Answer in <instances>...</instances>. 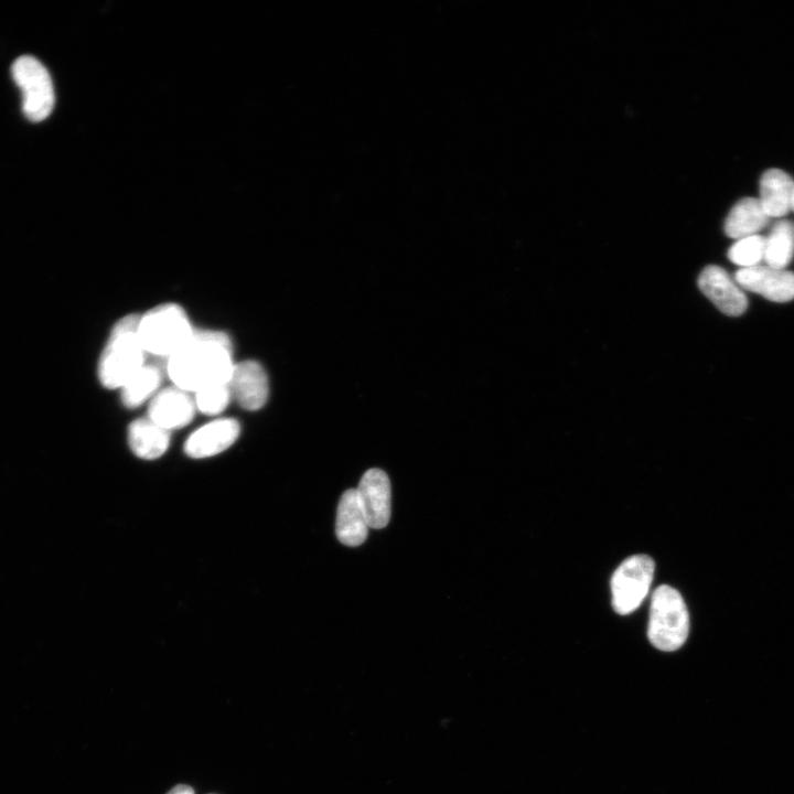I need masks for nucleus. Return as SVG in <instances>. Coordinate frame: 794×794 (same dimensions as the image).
<instances>
[{
	"mask_svg": "<svg viewBox=\"0 0 794 794\" xmlns=\"http://www.w3.org/2000/svg\"><path fill=\"white\" fill-rule=\"evenodd\" d=\"M794 181L780 169L765 171L760 180L759 202L770 217H782L792 210Z\"/></svg>",
	"mask_w": 794,
	"mask_h": 794,
	"instance_id": "obj_14",
	"label": "nucleus"
},
{
	"mask_svg": "<svg viewBox=\"0 0 794 794\" xmlns=\"http://www.w3.org/2000/svg\"><path fill=\"white\" fill-rule=\"evenodd\" d=\"M192 394L175 385L159 390L149 404L148 417L170 431L189 425L196 410Z\"/></svg>",
	"mask_w": 794,
	"mask_h": 794,
	"instance_id": "obj_8",
	"label": "nucleus"
},
{
	"mask_svg": "<svg viewBox=\"0 0 794 794\" xmlns=\"http://www.w3.org/2000/svg\"><path fill=\"white\" fill-rule=\"evenodd\" d=\"M171 431L159 426L149 417L133 420L128 428V443L139 458L153 460L168 449Z\"/></svg>",
	"mask_w": 794,
	"mask_h": 794,
	"instance_id": "obj_15",
	"label": "nucleus"
},
{
	"mask_svg": "<svg viewBox=\"0 0 794 794\" xmlns=\"http://www.w3.org/2000/svg\"><path fill=\"white\" fill-rule=\"evenodd\" d=\"M794 254V228L787 221H781L765 238L764 258L766 266L785 269Z\"/></svg>",
	"mask_w": 794,
	"mask_h": 794,
	"instance_id": "obj_18",
	"label": "nucleus"
},
{
	"mask_svg": "<svg viewBox=\"0 0 794 794\" xmlns=\"http://www.w3.org/2000/svg\"><path fill=\"white\" fill-rule=\"evenodd\" d=\"M698 286L702 293L727 315H740L748 308L743 290L721 267H706L699 275Z\"/></svg>",
	"mask_w": 794,
	"mask_h": 794,
	"instance_id": "obj_11",
	"label": "nucleus"
},
{
	"mask_svg": "<svg viewBox=\"0 0 794 794\" xmlns=\"http://www.w3.org/2000/svg\"><path fill=\"white\" fill-rule=\"evenodd\" d=\"M368 528L356 490L345 491L340 498L336 513L337 539L350 547L360 546L365 541Z\"/></svg>",
	"mask_w": 794,
	"mask_h": 794,
	"instance_id": "obj_13",
	"label": "nucleus"
},
{
	"mask_svg": "<svg viewBox=\"0 0 794 794\" xmlns=\"http://www.w3.org/2000/svg\"><path fill=\"white\" fill-rule=\"evenodd\" d=\"M765 238L752 235L738 239L729 249V259L741 268L758 266L764 258Z\"/></svg>",
	"mask_w": 794,
	"mask_h": 794,
	"instance_id": "obj_19",
	"label": "nucleus"
},
{
	"mask_svg": "<svg viewBox=\"0 0 794 794\" xmlns=\"http://www.w3.org/2000/svg\"><path fill=\"white\" fill-rule=\"evenodd\" d=\"M194 394L196 408L205 415L221 414L232 398L228 382L205 387Z\"/></svg>",
	"mask_w": 794,
	"mask_h": 794,
	"instance_id": "obj_20",
	"label": "nucleus"
},
{
	"mask_svg": "<svg viewBox=\"0 0 794 794\" xmlns=\"http://www.w3.org/2000/svg\"><path fill=\"white\" fill-rule=\"evenodd\" d=\"M228 386L238 405L250 411L262 408L269 396L268 376L256 361L234 364Z\"/></svg>",
	"mask_w": 794,
	"mask_h": 794,
	"instance_id": "obj_9",
	"label": "nucleus"
},
{
	"mask_svg": "<svg viewBox=\"0 0 794 794\" xmlns=\"http://www.w3.org/2000/svg\"><path fill=\"white\" fill-rule=\"evenodd\" d=\"M355 490L368 527H385L390 518V482L387 474L379 469H369Z\"/></svg>",
	"mask_w": 794,
	"mask_h": 794,
	"instance_id": "obj_10",
	"label": "nucleus"
},
{
	"mask_svg": "<svg viewBox=\"0 0 794 794\" xmlns=\"http://www.w3.org/2000/svg\"><path fill=\"white\" fill-rule=\"evenodd\" d=\"M769 221L758 198L745 197L734 204L725 222V232L731 238L757 235Z\"/></svg>",
	"mask_w": 794,
	"mask_h": 794,
	"instance_id": "obj_16",
	"label": "nucleus"
},
{
	"mask_svg": "<svg viewBox=\"0 0 794 794\" xmlns=\"http://www.w3.org/2000/svg\"><path fill=\"white\" fill-rule=\"evenodd\" d=\"M239 422L234 418L213 420L196 429L185 441V453L194 459L216 455L238 438Z\"/></svg>",
	"mask_w": 794,
	"mask_h": 794,
	"instance_id": "obj_12",
	"label": "nucleus"
},
{
	"mask_svg": "<svg viewBox=\"0 0 794 794\" xmlns=\"http://www.w3.org/2000/svg\"><path fill=\"white\" fill-rule=\"evenodd\" d=\"M138 314L122 316L112 326L98 363V377L104 387L121 388L146 363L141 344Z\"/></svg>",
	"mask_w": 794,
	"mask_h": 794,
	"instance_id": "obj_2",
	"label": "nucleus"
},
{
	"mask_svg": "<svg viewBox=\"0 0 794 794\" xmlns=\"http://www.w3.org/2000/svg\"><path fill=\"white\" fill-rule=\"evenodd\" d=\"M167 794H194V790L185 784H179L172 787Z\"/></svg>",
	"mask_w": 794,
	"mask_h": 794,
	"instance_id": "obj_21",
	"label": "nucleus"
},
{
	"mask_svg": "<svg viewBox=\"0 0 794 794\" xmlns=\"http://www.w3.org/2000/svg\"><path fill=\"white\" fill-rule=\"evenodd\" d=\"M654 561L647 555L625 559L611 578L612 605L621 615L630 614L646 597L654 576Z\"/></svg>",
	"mask_w": 794,
	"mask_h": 794,
	"instance_id": "obj_6",
	"label": "nucleus"
},
{
	"mask_svg": "<svg viewBox=\"0 0 794 794\" xmlns=\"http://www.w3.org/2000/svg\"><path fill=\"white\" fill-rule=\"evenodd\" d=\"M742 290L759 293L774 302H786L794 299V272L758 265L741 268L734 276Z\"/></svg>",
	"mask_w": 794,
	"mask_h": 794,
	"instance_id": "obj_7",
	"label": "nucleus"
},
{
	"mask_svg": "<svg viewBox=\"0 0 794 794\" xmlns=\"http://www.w3.org/2000/svg\"><path fill=\"white\" fill-rule=\"evenodd\" d=\"M689 631V618L680 593L663 584L652 596L647 636L658 650L673 652L686 641Z\"/></svg>",
	"mask_w": 794,
	"mask_h": 794,
	"instance_id": "obj_4",
	"label": "nucleus"
},
{
	"mask_svg": "<svg viewBox=\"0 0 794 794\" xmlns=\"http://www.w3.org/2000/svg\"><path fill=\"white\" fill-rule=\"evenodd\" d=\"M162 369L155 364H144L120 388L121 401L127 408H136L151 397L162 383Z\"/></svg>",
	"mask_w": 794,
	"mask_h": 794,
	"instance_id": "obj_17",
	"label": "nucleus"
},
{
	"mask_svg": "<svg viewBox=\"0 0 794 794\" xmlns=\"http://www.w3.org/2000/svg\"><path fill=\"white\" fill-rule=\"evenodd\" d=\"M11 74L22 94L24 116L33 122L47 118L54 108L55 95L45 66L31 55H22L13 62Z\"/></svg>",
	"mask_w": 794,
	"mask_h": 794,
	"instance_id": "obj_5",
	"label": "nucleus"
},
{
	"mask_svg": "<svg viewBox=\"0 0 794 794\" xmlns=\"http://www.w3.org/2000/svg\"><path fill=\"white\" fill-rule=\"evenodd\" d=\"M234 367L233 345L222 331L194 330L187 341L167 358L173 385L191 393L227 383Z\"/></svg>",
	"mask_w": 794,
	"mask_h": 794,
	"instance_id": "obj_1",
	"label": "nucleus"
},
{
	"mask_svg": "<svg viewBox=\"0 0 794 794\" xmlns=\"http://www.w3.org/2000/svg\"><path fill=\"white\" fill-rule=\"evenodd\" d=\"M792 210L794 211V192H793Z\"/></svg>",
	"mask_w": 794,
	"mask_h": 794,
	"instance_id": "obj_22",
	"label": "nucleus"
},
{
	"mask_svg": "<svg viewBox=\"0 0 794 794\" xmlns=\"http://www.w3.org/2000/svg\"><path fill=\"white\" fill-rule=\"evenodd\" d=\"M189 318L176 303H163L140 316L138 334L147 353L168 358L192 335Z\"/></svg>",
	"mask_w": 794,
	"mask_h": 794,
	"instance_id": "obj_3",
	"label": "nucleus"
}]
</instances>
